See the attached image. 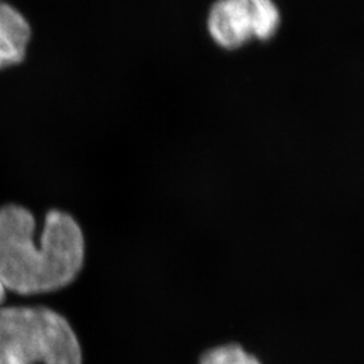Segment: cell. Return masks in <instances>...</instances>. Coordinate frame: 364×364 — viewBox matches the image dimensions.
<instances>
[{
  "label": "cell",
  "instance_id": "cell-1",
  "mask_svg": "<svg viewBox=\"0 0 364 364\" xmlns=\"http://www.w3.org/2000/svg\"><path fill=\"white\" fill-rule=\"evenodd\" d=\"M36 220L25 207L0 208V282L6 290L31 296L70 285L85 259V240L76 219L52 209L38 240Z\"/></svg>",
  "mask_w": 364,
  "mask_h": 364
},
{
  "label": "cell",
  "instance_id": "cell-2",
  "mask_svg": "<svg viewBox=\"0 0 364 364\" xmlns=\"http://www.w3.org/2000/svg\"><path fill=\"white\" fill-rule=\"evenodd\" d=\"M0 364H82V351L63 314L46 306H3Z\"/></svg>",
  "mask_w": 364,
  "mask_h": 364
},
{
  "label": "cell",
  "instance_id": "cell-3",
  "mask_svg": "<svg viewBox=\"0 0 364 364\" xmlns=\"http://www.w3.org/2000/svg\"><path fill=\"white\" fill-rule=\"evenodd\" d=\"M207 27L218 46L236 50L252 41L273 38L281 27V13L274 0H216Z\"/></svg>",
  "mask_w": 364,
  "mask_h": 364
},
{
  "label": "cell",
  "instance_id": "cell-4",
  "mask_svg": "<svg viewBox=\"0 0 364 364\" xmlns=\"http://www.w3.org/2000/svg\"><path fill=\"white\" fill-rule=\"evenodd\" d=\"M31 34L26 16L13 4L0 0V70L25 61Z\"/></svg>",
  "mask_w": 364,
  "mask_h": 364
},
{
  "label": "cell",
  "instance_id": "cell-5",
  "mask_svg": "<svg viewBox=\"0 0 364 364\" xmlns=\"http://www.w3.org/2000/svg\"><path fill=\"white\" fill-rule=\"evenodd\" d=\"M200 364H262L239 344H225L205 352Z\"/></svg>",
  "mask_w": 364,
  "mask_h": 364
},
{
  "label": "cell",
  "instance_id": "cell-6",
  "mask_svg": "<svg viewBox=\"0 0 364 364\" xmlns=\"http://www.w3.org/2000/svg\"><path fill=\"white\" fill-rule=\"evenodd\" d=\"M6 299V287L0 282V305L4 302Z\"/></svg>",
  "mask_w": 364,
  "mask_h": 364
}]
</instances>
